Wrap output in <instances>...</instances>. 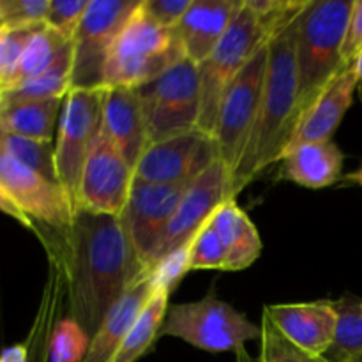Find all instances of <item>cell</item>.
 <instances>
[{
    "mask_svg": "<svg viewBox=\"0 0 362 362\" xmlns=\"http://www.w3.org/2000/svg\"><path fill=\"white\" fill-rule=\"evenodd\" d=\"M179 338L205 352H237L246 343L260 341L262 327L228 303L207 296L186 304H170L159 338Z\"/></svg>",
    "mask_w": 362,
    "mask_h": 362,
    "instance_id": "8992f818",
    "label": "cell"
},
{
    "mask_svg": "<svg viewBox=\"0 0 362 362\" xmlns=\"http://www.w3.org/2000/svg\"><path fill=\"white\" fill-rule=\"evenodd\" d=\"M133 180L134 170L101 127L81 173L78 211L120 216L129 198Z\"/></svg>",
    "mask_w": 362,
    "mask_h": 362,
    "instance_id": "4fadbf2b",
    "label": "cell"
},
{
    "mask_svg": "<svg viewBox=\"0 0 362 362\" xmlns=\"http://www.w3.org/2000/svg\"><path fill=\"white\" fill-rule=\"evenodd\" d=\"M0 133H2V127H0Z\"/></svg>",
    "mask_w": 362,
    "mask_h": 362,
    "instance_id": "7bdbcfd3",
    "label": "cell"
},
{
    "mask_svg": "<svg viewBox=\"0 0 362 362\" xmlns=\"http://www.w3.org/2000/svg\"><path fill=\"white\" fill-rule=\"evenodd\" d=\"M362 52V0H354L349 28H346L345 45H343V66L350 67L356 64Z\"/></svg>",
    "mask_w": 362,
    "mask_h": 362,
    "instance_id": "d590c367",
    "label": "cell"
},
{
    "mask_svg": "<svg viewBox=\"0 0 362 362\" xmlns=\"http://www.w3.org/2000/svg\"><path fill=\"white\" fill-rule=\"evenodd\" d=\"M186 59L175 30L163 28L144 9H134L108 53L105 87L140 88Z\"/></svg>",
    "mask_w": 362,
    "mask_h": 362,
    "instance_id": "277c9868",
    "label": "cell"
},
{
    "mask_svg": "<svg viewBox=\"0 0 362 362\" xmlns=\"http://www.w3.org/2000/svg\"><path fill=\"white\" fill-rule=\"evenodd\" d=\"M345 180H349V182H354V184H357V186L362 187V165L354 173H349V175L345 177Z\"/></svg>",
    "mask_w": 362,
    "mask_h": 362,
    "instance_id": "ab89813d",
    "label": "cell"
},
{
    "mask_svg": "<svg viewBox=\"0 0 362 362\" xmlns=\"http://www.w3.org/2000/svg\"><path fill=\"white\" fill-rule=\"evenodd\" d=\"M69 317L88 336L151 269L133 246L122 216L78 211L66 232Z\"/></svg>",
    "mask_w": 362,
    "mask_h": 362,
    "instance_id": "6da1fadb",
    "label": "cell"
},
{
    "mask_svg": "<svg viewBox=\"0 0 362 362\" xmlns=\"http://www.w3.org/2000/svg\"><path fill=\"white\" fill-rule=\"evenodd\" d=\"M243 0H193L175 34L186 59L204 62L228 30Z\"/></svg>",
    "mask_w": 362,
    "mask_h": 362,
    "instance_id": "d6986e66",
    "label": "cell"
},
{
    "mask_svg": "<svg viewBox=\"0 0 362 362\" xmlns=\"http://www.w3.org/2000/svg\"><path fill=\"white\" fill-rule=\"evenodd\" d=\"M212 225L226 251V271H244L262 255V239L237 200H226L212 216Z\"/></svg>",
    "mask_w": 362,
    "mask_h": 362,
    "instance_id": "7402d4cb",
    "label": "cell"
},
{
    "mask_svg": "<svg viewBox=\"0 0 362 362\" xmlns=\"http://www.w3.org/2000/svg\"><path fill=\"white\" fill-rule=\"evenodd\" d=\"M49 0H0V23L6 27H30L45 23Z\"/></svg>",
    "mask_w": 362,
    "mask_h": 362,
    "instance_id": "836d02e7",
    "label": "cell"
},
{
    "mask_svg": "<svg viewBox=\"0 0 362 362\" xmlns=\"http://www.w3.org/2000/svg\"><path fill=\"white\" fill-rule=\"evenodd\" d=\"M235 359H237V362H260V361H258V357H251L250 356V352L246 350V346H244V349H240V350H237Z\"/></svg>",
    "mask_w": 362,
    "mask_h": 362,
    "instance_id": "f35d334b",
    "label": "cell"
},
{
    "mask_svg": "<svg viewBox=\"0 0 362 362\" xmlns=\"http://www.w3.org/2000/svg\"><path fill=\"white\" fill-rule=\"evenodd\" d=\"M0 151L9 154L21 165L34 170L45 179L57 182L55 172V144L34 138L18 136L2 131L0 133ZM59 184V182H57Z\"/></svg>",
    "mask_w": 362,
    "mask_h": 362,
    "instance_id": "83f0119b",
    "label": "cell"
},
{
    "mask_svg": "<svg viewBox=\"0 0 362 362\" xmlns=\"http://www.w3.org/2000/svg\"><path fill=\"white\" fill-rule=\"evenodd\" d=\"M343 161L345 156L334 141L303 144L283 154L278 173L297 186L322 189L341 179Z\"/></svg>",
    "mask_w": 362,
    "mask_h": 362,
    "instance_id": "44dd1931",
    "label": "cell"
},
{
    "mask_svg": "<svg viewBox=\"0 0 362 362\" xmlns=\"http://www.w3.org/2000/svg\"><path fill=\"white\" fill-rule=\"evenodd\" d=\"M41 25H30V27H6V25H2L0 27V83L6 87V90L13 87L25 46H27L30 35L35 32V28L41 27Z\"/></svg>",
    "mask_w": 362,
    "mask_h": 362,
    "instance_id": "4dcf8cb0",
    "label": "cell"
},
{
    "mask_svg": "<svg viewBox=\"0 0 362 362\" xmlns=\"http://www.w3.org/2000/svg\"><path fill=\"white\" fill-rule=\"evenodd\" d=\"M354 0H310L296 20L299 117L345 69L341 60ZM299 120V119H297Z\"/></svg>",
    "mask_w": 362,
    "mask_h": 362,
    "instance_id": "3957f363",
    "label": "cell"
},
{
    "mask_svg": "<svg viewBox=\"0 0 362 362\" xmlns=\"http://www.w3.org/2000/svg\"><path fill=\"white\" fill-rule=\"evenodd\" d=\"M218 159L214 138L194 129L148 145L134 166V179L151 184L189 186Z\"/></svg>",
    "mask_w": 362,
    "mask_h": 362,
    "instance_id": "7c38bea8",
    "label": "cell"
},
{
    "mask_svg": "<svg viewBox=\"0 0 362 362\" xmlns=\"http://www.w3.org/2000/svg\"><path fill=\"white\" fill-rule=\"evenodd\" d=\"M357 362H362V357H361V359H359V361H357Z\"/></svg>",
    "mask_w": 362,
    "mask_h": 362,
    "instance_id": "b9f144b4",
    "label": "cell"
},
{
    "mask_svg": "<svg viewBox=\"0 0 362 362\" xmlns=\"http://www.w3.org/2000/svg\"><path fill=\"white\" fill-rule=\"evenodd\" d=\"M260 362H325L322 357H313L290 343L265 315H262Z\"/></svg>",
    "mask_w": 362,
    "mask_h": 362,
    "instance_id": "1f68e13d",
    "label": "cell"
},
{
    "mask_svg": "<svg viewBox=\"0 0 362 362\" xmlns=\"http://www.w3.org/2000/svg\"><path fill=\"white\" fill-rule=\"evenodd\" d=\"M269 42H265L239 76L230 85L228 92L219 106L214 140L218 145L219 159L232 173L239 166L247 147L251 133L260 112L264 94L265 73H267Z\"/></svg>",
    "mask_w": 362,
    "mask_h": 362,
    "instance_id": "8fae6325",
    "label": "cell"
},
{
    "mask_svg": "<svg viewBox=\"0 0 362 362\" xmlns=\"http://www.w3.org/2000/svg\"><path fill=\"white\" fill-rule=\"evenodd\" d=\"M4 94H6V87L0 83V108H2V103H4Z\"/></svg>",
    "mask_w": 362,
    "mask_h": 362,
    "instance_id": "60d3db41",
    "label": "cell"
},
{
    "mask_svg": "<svg viewBox=\"0 0 362 362\" xmlns=\"http://www.w3.org/2000/svg\"><path fill=\"white\" fill-rule=\"evenodd\" d=\"M64 99L18 101L4 105L0 108V127L6 133L18 136L53 141Z\"/></svg>",
    "mask_w": 362,
    "mask_h": 362,
    "instance_id": "603a6c76",
    "label": "cell"
},
{
    "mask_svg": "<svg viewBox=\"0 0 362 362\" xmlns=\"http://www.w3.org/2000/svg\"><path fill=\"white\" fill-rule=\"evenodd\" d=\"M356 90V67H345L325 85L324 90L313 99V103L299 117L288 148L303 144L332 141V134L336 133L345 113L352 106Z\"/></svg>",
    "mask_w": 362,
    "mask_h": 362,
    "instance_id": "e0dca14e",
    "label": "cell"
},
{
    "mask_svg": "<svg viewBox=\"0 0 362 362\" xmlns=\"http://www.w3.org/2000/svg\"><path fill=\"white\" fill-rule=\"evenodd\" d=\"M269 42L267 32L246 0L233 16L228 30L214 52L198 64L200 76V117L198 129L214 138L219 106L240 71L247 66L255 53Z\"/></svg>",
    "mask_w": 362,
    "mask_h": 362,
    "instance_id": "5b68a950",
    "label": "cell"
},
{
    "mask_svg": "<svg viewBox=\"0 0 362 362\" xmlns=\"http://www.w3.org/2000/svg\"><path fill=\"white\" fill-rule=\"evenodd\" d=\"M88 2L90 0H49L45 23L57 34L71 41V37L83 20Z\"/></svg>",
    "mask_w": 362,
    "mask_h": 362,
    "instance_id": "d6a6232c",
    "label": "cell"
},
{
    "mask_svg": "<svg viewBox=\"0 0 362 362\" xmlns=\"http://www.w3.org/2000/svg\"><path fill=\"white\" fill-rule=\"evenodd\" d=\"M361 306H362V303H361Z\"/></svg>",
    "mask_w": 362,
    "mask_h": 362,
    "instance_id": "f6af8a7d",
    "label": "cell"
},
{
    "mask_svg": "<svg viewBox=\"0 0 362 362\" xmlns=\"http://www.w3.org/2000/svg\"><path fill=\"white\" fill-rule=\"evenodd\" d=\"M189 186L133 180L129 198L120 216L138 257L148 269H152V262L165 239L170 221Z\"/></svg>",
    "mask_w": 362,
    "mask_h": 362,
    "instance_id": "5bb4252c",
    "label": "cell"
},
{
    "mask_svg": "<svg viewBox=\"0 0 362 362\" xmlns=\"http://www.w3.org/2000/svg\"><path fill=\"white\" fill-rule=\"evenodd\" d=\"M362 300L345 296L336 300L338 325L334 339L322 356L325 362H357L362 357Z\"/></svg>",
    "mask_w": 362,
    "mask_h": 362,
    "instance_id": "484cf974",
    "label": "cell"
},
{
    "mask_svg": "<svg viewBox=\"0 0 362 362\" xmlns=\"http://www.w3.org/2000/svg\"><path fill=\"white\" fill-rule=\"evenodd\" d=\"M0 27H2V23H0Z\"/></svg>",
    "mask_w": 362,
    "mask_h": 362,
    "instance_id": "ee69618b",
    "label": "cell"
},
{
    "mask_svg": "<svg viewBox=\"0 0 362 362\" xmlns=\"http://www.w3.org/2000/svg\"><path fill=\"white\" fill-rule=\"evenodd\" d=\"M103 129L115 141L127 165L134 170L151 145L138 88L105 87Z\"/></svg>",
    "mask_w": 362,
    "mask_h": 362,
    "instance_id": "ac0fdd59",
    "label": "cell"
},
{
    "mask_svg": "<svg viewBox=\"0 0 362 362\" xmlns=\"http://www.w3.org/2000/svg\"><path fill=\"white\" fill-rule=\"evenodd\" d=\"M105 87L71 88L60 112L55 138L57 182L78 212V194L85 161L103 127Z\"/></svg>",
    "mask_w": 362,
    "mask_h": 362,
    "instance_id": "ba28073f",
    "label": "cell"
},
{
    "mask_svg": "<svg viewBox=\"0 0 362 362\" xmlns=\"http://www.w3.org/2000/svg\"><path fill=\"white\" fill-rule=\"evenodd\" d=\"M226 200H233L232 173L221 159L205 170L189 187L170 221L166 235L156 253L152 267L179 247L187 246L198 232L211 221L214 212ZM152 271V269H151Z\"/></svg>",
    "mask_w": 362,
    "mask_h": 362,
    "instance_id": "9a60e30c",
    "label": "cell"
},
{
    "mask_svg": "<svg viewBox=\"0 0 362 362\" xmlns=\"http://www.w3.org/2000/svg\"><path fill=\"white\" fill-rule=\"evenodd\" d=\"M189 271H226V251L216 233L212 218L189 243Z\"/></svg>",
    "mask_w": 362,
    "mask_h": 362,
    "instance_id": "f546056e",
    "label": "cell"
},
{
    "mask_svg": "<svg viewBox=\"0 0 362 362\" xmlns=\"http://www.w3.org/2000/svg\"><path fill=\"white\" fill-rule=\"evenodd\" d=\"M354 67H356V73H357V92H359V99L362 103V52H361V55L357 57Z\"/></svg>",
    "mask_w": 362,
    "mask_h": 362,
    "instance_id": "74e56055",
    "label": "cell"
},
{
    "mask_svg": "<svg viewBox=\"0 0 362 362\" xmlns=\"http://www.w3.org/2000/svg\"><path fill=\"white\" fill-rule=\"evenodd\" d=\"M168 297V290L158 286L152 299L148 300L138 320L129 329V332L110 362H136L152 349V345L159 339V329L165 322L166 310L170 306Z\"/></svg>",
    "mask_w": 362,
    "mask_h": 362,
    "instance_id": "cb8c5ba5",
    "label": "cell"
},
{
    "mask_svg": "<svg viewBox=\"0 0 362 362\" xmlns=\"http://www.w3.org/2000/svg\"><path fill=\"white\" fill-rule=\"evenodd\" d=\"M141 0H90L71 37V88L105 87L108 53Z\"/></svg>",
    "mask_w": 362,
    "mask_h": 362,
    "instance_id": "30bf717a",
    "label": "cell"
},
{
    "mask_svg": "<svg viewBox=\"0 0 362 362\" xmlns=\"http://www.w3.org/2000/svg\"><path fill=\"white\" fill-rule=\"evenodd\" d=\"M193 0H141L144 9L163 28L175 30Z\"/></svg>",
    "mask_w": 362,
    "mask_h": 362,
    "instance_id": "e575fe53",
    "label": "cell"
},
{
    "mask_svg": "<svg viewBox=\"0 0 362 362\" xmlns=\"http://www.w3.org/2000/svg\"><path fill=\"white\" fill-rule=\"evenodd\" d=\"M90 346V336L74 318L60 320L48 341V362H83Z\"/></svg>",
    "mask_w": 362,
    "mask_h": 362,
    "instance_id": "f1b7e54d",
    "label": "cell"
},
{
    "mask_svg": "<svg viewBox=\"0 0 362 362\" xmlns=\"http://www.w3.org/2000/svg\"><path fill=\"white\" fill-rule=\"evenodd\" d=\"M67 45H69V41L60 34H57L55 30H52L46 23L35 28V32L30 35L23 49L13 87L25 83L28 80H34L39 74L45 73L46 69H49L60 57V53L66 49Z\"/></svg>",
    "mask_w": 362,
    "mask_h": 362,
    "instance_id": "4316f807",
    "label": "cell"
},
{
    "mask_svg": "<svg viewBox=\"0 0 362 362\" xmlns=\"http://www.w3.org/2000/svg\"><path fill=\"white\" fill-rule=\"evenodd\" d=\"M154 278L152 271L147 276L134 283L129 290L122 296V299L108 311L103 320L101 327L98 329L90 339V346L85 356L83 362H110L119 350L120 343L127 336L129 329L145 310L148 300L156 293Z\"/></svg>",
    "mask_w": 362,
    "mask_h": 362,
    "instance_id": "ffe728a7",
    "label": "cell"
},
{
    "mask_svg": "<svg viewBox=\"0 0 362 362\" xmlns=\"http://www.w3.org/2000/svg\"><path fill=\"white\" fill-rule=\"evenodd\" d=\"M264 315L290 343L313 357L327 352L338 325L336 300L327 299L265 306Z\"/></svg>",
    "mask_w": 362,
    "mask_h": 362,
    "instance_id": "2e32d148",
    "label": "cell"
},
{
    "mask_svg": "<svg viewBox=\"0 0 362 362\" xmlns=\"http://www.w3.org/2000/svg\"><path fill=\"white\" fill-rule=\"evenodd\" d=\"M71 90V41L49 69L34 80L16 85L4 94V105L18 101H45L64 99Z\"/></svg>",
    "mask_w": 362,
    "mask_h": 362,
    "instance_id": "d4e9b609",
    "label": "cell"
},
{
    "mask_svg": "<svg viewBox=\"0 0 362 362\" xmlns=\"http://www.w3.org/2000/svg\"><path fill=\"white\" fill-rule=\"evenodd\" d=\"M0 362H28V346L13 345L0 352Z\"/></svg>",
    "mask_w": 362,
    "mask_h": 362,
    "instance_id": "8d00e7d4",
    "label": "cell"
},
{
    "mask_svg": "<svg viewBox=\"0 0 362 362\" xmlns=\"http://www.w3.org/2000/svg\"><path fill=\"white\" fill-rule=\"evenodd\" d=\"M0 211L23 225L39 221L66 233L74 209L62 187L0 151Z\"/></svg>",
    "mask_w": 362,
    "mask_h": 362,
    "instance_id": "9c48e42d",
    "label": "cell"
},
{
    "mask_svg": "<svg viewBox=\"0 0 362 362\" xmlns=\"http://www.w3.org/2000/svg\"><path fill=\"white\" fill-rule=\"evenodd\" d=\"M296 20L269 41L267 73L260 112L243 159L232 175L233 198L265 170L281 161L296 131L299 119Z\"/></svg>",
    "mask_w": 362,
    "mask_h": 362,
    "instance_id": "7a4b0ae2",
    "label": "cell"
},
{
    "mask_svg": "<svg viewBox=\"0 0 362 362\" xmlns=\"http://www.w3.org/2000/svg\"><path fill=\"white\" fill-rule=\"evenodd\" d=\"M138 94L151 145L198 129L200 76L198 66L189 59H182L161 76L141 85Z\"/></svg>",
    "mask_w": 362,
    "mask_h": 362,
    "instance_id": "52a82bcc",
    "label": "cell"
}]
</instances>
